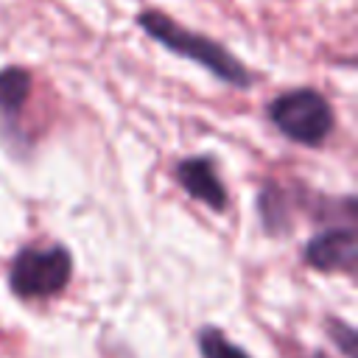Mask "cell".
Masks as SVG:
<instances>
[{"instance_id":"9","label":"cell","mask_w":358,"mask_h":358,"mask_svg":"<svg viewBox=\"0 0 358 358\" xmlns=\"http://www.w3.org/2000/svg\"><path fill=\"white\" fill-rule=\"evenodd\" d=\"M327 333H330V338L336 341V347H338L347 358H355V330H352L347 322L330 319V322H327Z\"/></svg>"},{"instance_id":"6","label":"cell","mask_w":358,"mask_h":358,"mask_svg":"<svg viewBox=\"0 0 358 358\" xmlns=\"http://www.w3.org/2000/svg\"><path fill=\"white\" fill-rule=\"evenodd\" d=\"M31 90H34V81H31V73L25 67H3L0 70V126H11L25 101L31 98Z\"/></svg>"},{"instance_id":"7","label":"cell","mask_w":358,"mask_h":358,"mask_svg":"<svg viewBox=\"0 0 358 358\" xmlns=\"http://www.w3.org/2000/svg\"><path fill=\"white\" fill-rule=\"evenodd\" d=\"M257 207H260L263 227H266L268 232H282V229H288L291 215H288V204H285V193H282V187H277V185H266V187L260 190Z\"/></svg>"},{"instance_id":"8","label":"cell","mask_w":358,"mask_h":358,"mask_svg":"<svg viewBox=\"0 0 358 358\" xmlns=\"http://www.w3.org/2000/svg\"><path fill=\"white\" fill-rule=\"evenodd\" d=\"M196 341H199L201 358H252L235 341H229L218 327H201L199 336H196Z\"/></svg>"},{"instance_id":"10","label":"cell","mask_w":358,"mask_h":358,"mask_svg":"<svg viewBox=\"0 0 358 358\" xmlns=\"http://www.w3.org/2000/svg\"><path fill=\"white\" fill-rule=\"evenodd\" d=\"M313 358H327V355L324 352H313Z\"/></svg>"},{"instance_id":"4","label":"cell","mask_w":358,"mask_h":358,"mask_svg":"<svg viewBox=\"0 0 358 358\" xmlns=\"http://www.w3.org/2000/svg\"><path fill=\"white\" fill-rule=\"evenodd\" d=\"M358 257V235L352 227H336L305 243V263L319 271H352Z\"/></svg>"},{"instance_id":"1","label":"cell","mask_w":358,"mask_h":358,"mask_svg":"<svg viewBox=\"0 0 358 358\" xmlns=\"http://www.w3.org/2000/svg\"><path fill=\"white\" fill-rule=\"evenodd\" d=\"M137 22H140V28H143L154 42H159L162 48H168V50H173V53H179V56H187V59L199 62L201 67H207V70H210L215 78H221L224 84H232V87H241V90L252 87L255 76H252L224 45H218L215 39H210V36H204V34H196V31L179 25L176 20H171L168 14L154 11V8L143 11Z\"/></svg>"},{"instance_id":"3","label":"cell","mask_w":358,"mask_h":358,"mask_svg":"<svg viewBox=\"0 0 358 358\" xmlns=\"http://www.w3.org/2000/svg\"><path fill=\"white\" fill-rule=\"evenodd\" d=\"M70 274L73 260L64 246H25L11 260L8 285L20 299H45L59 294L70 282Z\"/></svg>"},{"instance_id":"5","label":"cell","mask_w":358,"mask_h":358,"mask_svg":"<svg viewBox=\"0 0 358 358\" xmlns=\"http://www.w3.org/2000/svg\"><path fill=\"white\" fill-rule=\"evenodd\" d=\"M176 182L185 187V193L210 210L227 207V187L215 173V165L210 157H187L176 165Z\"/></svg>"},{"instance_id":"2","label":"cell","mask_w":358,"mask_h":358,"mask_svg":"<svg viewBox=\"0 0 358 358\" xmlns=\"http://www.w3.org/2000/svg\"><path fill=\"white\" fill-rule=\"evenodd\" d=\"M268 120L280 134L299 145H319L333 131V109L322 92L299 87L268 103Z\"/></svg>"}]
</instances>
